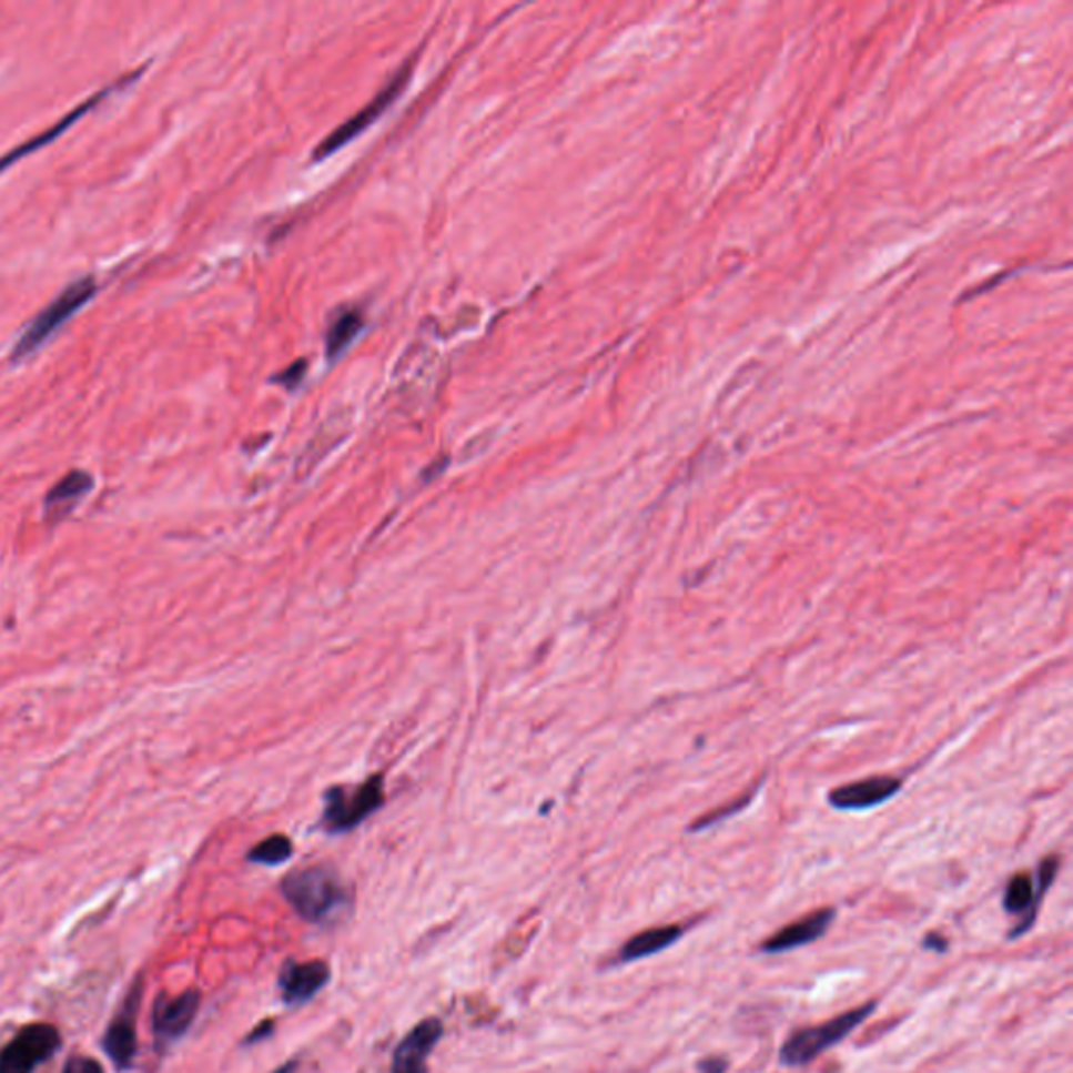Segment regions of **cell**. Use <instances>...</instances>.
<instances>
[{
	"mask_svg": "<svg viewBox=\"0 0 1073 1073\" xmlns=\"http://www.w3.org/2000/svg\"><path fill=\"white\" fill-rule=\"evenodd\" d=\"M285 902L304 923L327 924L351 908V891L330 867H308L290 872L282 881Z\"/></svg>",
	"mask_w": 1073,
	"mask_h": 1073,
	"instance_id": "1",
	"label": "cell"
},
{
	"mask_svg": "<svg viewBox=\"0 0 1073 1073\" xmlns=\"http://www.w3.org/2000/svg\"><path fill=\"white\" fill-rule=\"evenodd\" d=\"M877 1011V1002H867L856 1006L839 1018L830 1019L827 1023L803 1028L792 1032L780 1046V1065L784 1067H806L813 1063L822 1053L832 1046L841 1044L846 1037L858 1030L872 1013Z\"/></svg>",
	"mask_w": 1073,
	"mask_h": 1073,
	"instance_id": "2",
	"label": "cell"
},
{
	"mask_svg": "<svg viewBox=\"0 0 1073 1073\" xmlns=\"http://www.w3.org/2000/svg\"><path fill=\"white\" fill-rule=\"evenodd\" d=\"M384 803V778L376 773L358 787H332L325 792V810L321 827L338 834L357 829Z\"/></svg>",
	"mask_w": 1073,
	"mask_h": 1073,
	"instance_id": "3",
	"label": "cell"
},
{
	"mask_svg": "<svg viewBox=\"0 0 1073 1073\" xmlns=\"http://www.w3.org/2000/svg\"><path fill=\"white\" fill-rule=\"evenodd\" d=\"M97 294V282L93 277H80L70 283L57 298L49 302L32 323L23 330L21 338L13 348V357L23 358L32 355L42 342L51 338V334L59 330L65 321L75 315L87 302Z\"/></svg>",
	"mask_w": 1073,
	"mask_h": 1073,
	"instance_id": "4",
	"label": "cell"
},
{
	"mask_svg": "<svg viewBox=\"0 0 1073 1073\" xmlns=\"http://www.w3.org/2000/svg\"><path fill=\"white\" fill-rule=\"evenodd\" d=\"M1056 870H1059V858L1051 856L1037 868L1036 879L1030 877L1028 872H1019L1009 881V885L1004 889L1002 905L1009 914L1021 917L1018 927L1009 933L1011 940L1025 935L1036 923L1042 898L1049 891V887L1053 885Z\"/></svg>",
	"mask_w": 1073,
	"mask_h": 1073,
	"instance_id": "5",
	"label": "cell"
},
{
	"mask_svg": "<svg viewBox=\"0 0 1073 1073\" xmlns=\"http://www.w3.org/2000/svg\"><path fill=\"white\" fill-rule=\"evenodd\" d=\"M61 1049V1034L51 1023H28L0 1049V1073H34Z\"/></svg>",
	"mask_w": 1073,
	"mask_h": 1073,
	"instance_id": "6",
	"label": "cell"
},
{
	"mask_svg": "<svg viewBox=\"0 0 1073 1073\" xmlns=\"http://www.w3.org/2000/svg\"><path fill=\"white\" fill-rule=\"evenodd\" d=\"M141 996L143 980L136 978L120 1011L113 1015L101 1037V1046L118 1072H131L136 1059V1013L141 1006Z\"/></svg>",
	"mask_w": 1073,
	"mask_h": 1073,
	"instance_id": "7",
	"label": "cell"
},
{
	"mask_svg": "<svg viewBox=\"0 0 1073 1073\" xmlns=\"http://www.w3.org/2000/svg\"><path fill=\"white\" fill-rule=\"evenodd\" d=\"M202 994L198 990H185L179 996H160L153 1004L151 1028L158 1051H166L174 1042L188 1034L193 1021L200 1013Z\"/></svg>",
	"mask_w": 1073,
	"mask_h": 1073,
	"instance_id": "8",
	"label": "cell"
},
{
	"mask_svg": "<svg viewBox=\"0 0 1073 1073\" xmlns=\"http://www.w3.org/2000/svg\"><path fill=\"white\" fill-rule=\"evenodd\" d=\"M332 980V969L325 961L283 962L277 988L282 1002L290 1009H301L315 999Z\"/></svg>",
	"mask_w": 1073,
	"mask_h": 1073,
	"instance_id": "9",
	"label": "cell"
},
{
	"mask_svg": "<svg viewBox=\"0 0 1073 1073\" xmlns=\"http://www.w3.org/2000/svg\"><path fill=\"white\" fill-rule=\"evenodd\" d=\"M443 1034L445 1025L441 1019H422L396 1044L391 1059V1073H428V1056L433 1055Z\"/></svg>",
	"mask_w": 1073,
	"mask_h": 1073,
	"instance_id": "10",
	"label": "cell"
},
{
	"mask_svg": "<svg viewBox=\"0 0 1073 1073\" xmlns=\"http://www.w3.org/2000/svg\"><path fill=\"white\" fill-rule=\"evenodd\" d=\"M409 78V65H405L398 74L388 82V87L377 94L376 99H372V103H367L361 112L355 113L348 122H344L342 126H338L336 131L332 134L325 136V141L321 143L317 151H315V158H325L334 151H338L342 145H346L348 141H353L357 136L358 132L365 131L374 120H376L379 113L384 112L393 101H395L398 93L403 91L405 82Z\"/></svg>",
	"mask_w": 1073,
	"mask_h": 1073,
	"instance_id": "11",
	"label": "cell"
},
{
	"mask_svg": "<svg viewBox=\"0 0 1073 1073\" xmlns=\"http://www.w3.org/2000/svg\"><path fill=\"white\" fill-rule=\"evenodd\" d=\"M834 919H837L834 908H820L808 917L782 927L778 933H773L772 938H768L766 942L761 943V952L776 956V954L792 952L797 948L818 942L822 935H827V931H829L830 924L834 923Z\"/></svg>",
	"mask_w": 1073,
	"mask_h": 1073,
	"instance_id": "12",
	"label": "cell"
},
{
	"mask_svg": "<svg viewBox=\"0 0 1073 1073\" xmlns=\"http://www.w3.org/2000/svg\"><path fill=\"white\" fill-rule=\"evenodd\" d=\"M902 789V782L898 778L889 776H874L860 782H851L846 787H839L830 792V803L837 810H868L874 806H881L887 799H891L895 792Z\"/></svg>",
	"mask_w": 1073,
	"mask_h": 1073,
	"instance_id": "13",
	"label": "cell"
},
{
	"mask_svg": "<svg viewBox=\"0 0 1073 1073\" xmlns=\"http://www.w3.org/2000/svg\"><path fill=\"white\" fill-rule=\"evenodd\" d=\"M141 74H143V68H139L136 72H131V74L124 75V80H120V82H113L112 87H108V89H103V91L94 93L93 97H89V99H87L82 105H78V108H75L74 112L63 115V120H59L53 129L40 132V134H37L32 141H28V143L19 145V148H16V150L9 151V153H7V155L0 160V170L9 169L13 162H18V160H21V158L30 155V153H32L34 150H38V148H44L49 141H53V139H57V136H59L61 132L65 131V129H70V126L74 124L75 120L80 118V115L91 112L99 101H103L108 94L113 93V91H118L120 87L131 84L132 80H136V78H139Z\"/></svg>",
	"mask_w": 1073,
	"mask_h": 1073,
	"instance_id": "14",
	"label": "cell"
},
{
	"mask_svg": "<svg viewBox=\"0 0 1073 1073\" xmlns=\"http://www.w3.org/2000/svg\"><path fill=\"white\" fill-rule=\"evenodd\" d=\"M684 931L686 929L679 927V924H662V927H652V929L636 933L622 943L617 961L627 964V962L644 961L648 956L660 954L667 948H671L674 943H678L684 935Z\"/></svg>",
	"mask_w": 1073,
	"mask_h": 1073,
	"instance_id": "15",
	"label": "cell"
},
{
	"mask_svg": "<svg viewBox=\"0 0 1073 1073\" xmlns=\"http://www.w3.org/2000/svg\"><path fill=\"white\" fill-rule=\"evenodd\" d=\"M94 480L93 476L89 472L84 470H72L68 472L59 483H57L53 489L47 493V502H44V509H47V516L51 523H57L61 518H65L72 509L75 508V504L87 497V493L93 489Z\"/></svg>",
	"mask_w": 1073,
	"mask_h": 1073,
	"instance_id": "16",
	"label": "cell"
},
{
	"mask_svg": "<svg viewBox=\"0 0 1073 1073\" xmlns=\"http://www.w3.org/2000/svg\"><path fill=\"white\" fill-rule=\"evenodd\" d=\"M363 323H365V317L358 308H344L340 313L338 317L334 320V323L330 325L327 330V338H325V346H327V355L330 357H338L340 353L357 338L358 332L363 330Z\"/></svg>",
	"mask_w": 1073,
	"mask_h": 1073,
	"instance_id": "17",
	"label": "cell"
},
{
	"mask_svg": "<svg viewBox=\"0 0 1073 1073\" xmlns=\"http://www.w3.org/2000/svg\"><path fill=\"white\" fill-rule=\"evenodd\" d=\"M294 853V846L285 834H271L259 846L250 849L247 860L252 864H263V867H280L285 864Z\"/></svg>",
	"mask_w": 1073,
	"mask_h": 1073,
	"instance_id": "18",
	"label": "cell"
},
{
	"mask_svg": "<svg viewBox=\"0 0 1073 1073\" xmlns=\"http://www.w3.org/2000/svg\"><path fill=\"white\" fill-rule=\"evenodd\" d=\"M61 1073H105L101 1063L93 1056L74 1055L70 1056L63 1065Z\"/></svg>",
	"mask_w": 1073,
	"mask_h": 1073,
	"instance_id": "19",
	"label": "cell"
},
{
	"mask_svg": "<svg viewBox=\"0 0 1073 1073\" xmlns=\"http://www.w3.org/2000/svg\"><path fill=\"white\" fill-rule=\"evenodd\" d=\"M275 1034V1021L273 1019H264L261 1021L247 1036L244 1037V1046H254V1044H261L264 1040H271Z\"/></svg>",
	"mask_w": 1073,
	"mask_h": 1073,
	"instance_id": "20",
	"label": "cell"
},
{
	"mask_svg": "<svg viewBox=\"0 0 1073 1073\" xmlns=\"http://www.w3.org/2000/svg\"><path fill=\"white\" fill-rule=\"evenodd\" d=\"M730 1067L728 1059L726 1056H707L702 1061H698L697 1070L698 1073H726Z\"/></svg>",
	"mask_w": 1073,
	"mask_h": 1073,
	"instance_id": "21",
	"label": "cell"
},
{
	"mask_svg": "<svg viewBox=\"0 0 1073 1073\" xmlns=\"http://www.w3.org/2000/svg\"><path fill=\"white\" fill-rule=\"evenodd\" d=\"M302 376H304V361H298L296 365H290L285 370V374L277 376V382H282V384L292 388V386H296L301 382Z\"/></svg>",
	"mask_w": 1073,
	"mask_h": 1073,
	"instance_id": "22",
	"label": "cell"
},
{
	"mask_svg": "<svg viewBox=\"0 0 1073 1073\" xmlns=\"http://www.w3.org/2000/svg\"><path fill=\"white\" fill-rule=\"evenodd\" d=\"M923 948L924 950L935 952V954H945V952H948V948H950V943H948V940H945L943 935L929 933V935H927V938L923 940Z\"/></svg>",
	"mask_w": 1073,
	"mask_h": 1073,
	"instance_id": "23",
	"label": "cell"
},
{
	"mask_svg": "<svg viewBox=\"0 0 1073 1073\" xmlns=\"http://www.w3.org/2000/svg\"><path fill=\"white\" fill-rule=\"evenodd\" d=\"M298 1067H301V1059H290V1061H285L273 1073H296L298 1072Z\"/></svg>",
	"mask_w": 1073,
	"mask_h": 1073,
	"instance_id": "24",
	"label": "cell"
}]
</instances>
